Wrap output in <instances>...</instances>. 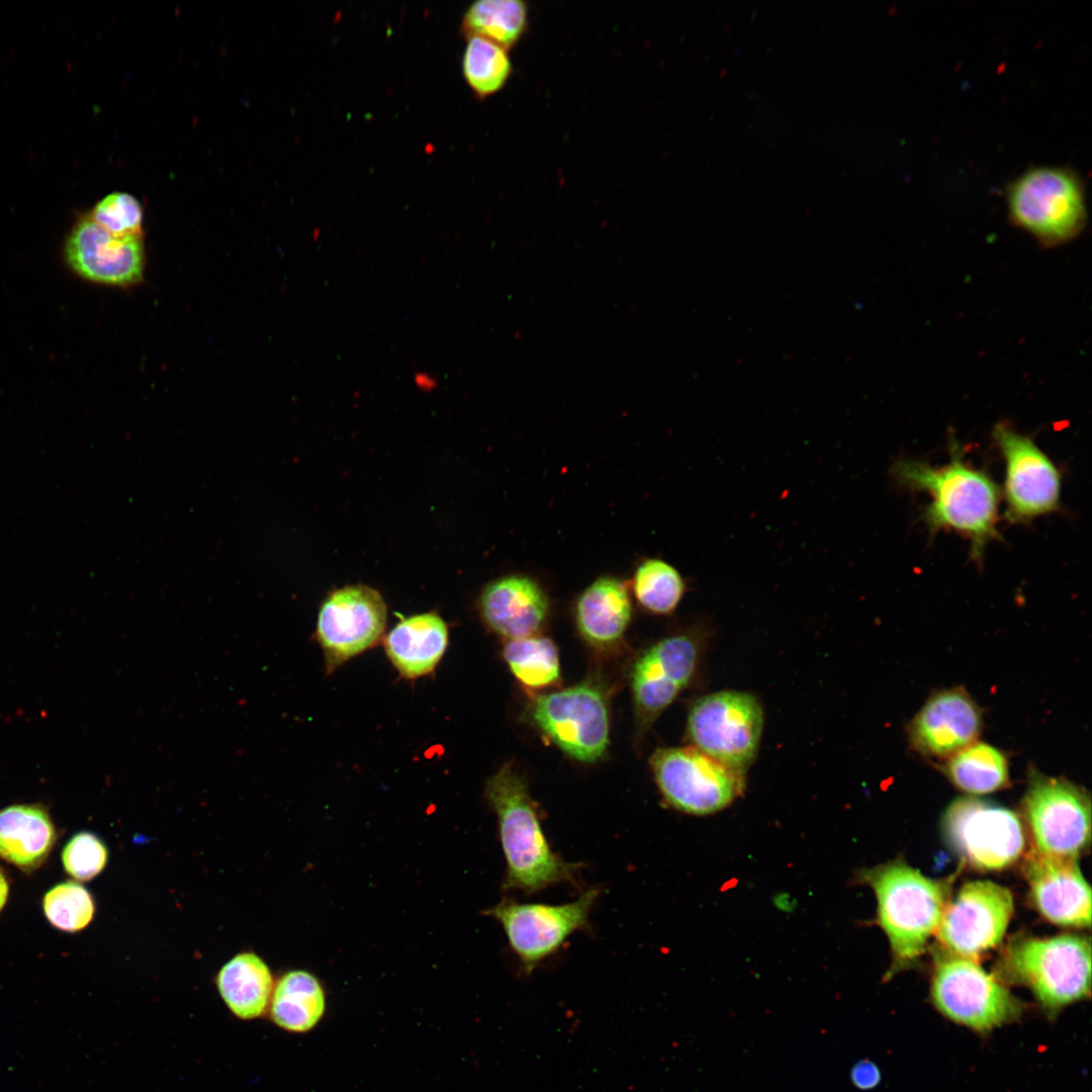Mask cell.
Instances as JSON below:
<instances>
[{"mask_svg": "<svg viewBox=\"0 0 1092 1092\" xmlns=\"http://www.w3.org/2000/svg\"><path fill=\"white\" fill-rule=\"evenodd\" d=\"M949 448L950 459L944 465L899 459L892 474L899 485L930 495L923 514L929 531L952 530L964 535L971 542L973 559L979 561L988 542L999 537V488L988 472L964 459L954 440Z\"/></svg>", "mask_w": 1092, "mask_h": 1092, "instance_id": "6da1fadb", "label": "cell"}, {"mask_svg": "<svg viewBox=\"0 0 1092 1092\" xmlns=\"http://www.w3.org/2000/svg\"><path fill=\"white\" fill-rule=\"evenodd\" d=\"M485 797L497 817L506 860L505 890L534 894L575 882L580 866L553 851L526 780L512 763H506L487 780Z\"/></svg>", "mask_w": 1092, "mask_h": 1092, "instance_id": "7a4b0ae2", "label": "cell"}, {"mask_svg": "<svg viewBox=\"0 0 1092 1092\" xmlns=\"http://www.w3.org/2000/svg\"><path fill=\"white\" fill-rule=\"evenodd\" d=\"M877 898V918L890 942L891 966L885 980L912 966L924 952L947 903L946 884L925 877L903 860L858 873Z\"/></svg>", "mask_w": 1092, "mask_h": 1092, "instance_id": "3957f363", "label": "cell"}, {"mask_svg": "<svg viewBox=\"0 0 1092 1092\" xmlns=\"http://www.w3.org/2000/svg\"><path fill=\"white\" fill-rule=\"evenodd\" d=\"M995 977L1028 988L1044 1014L1054 1019L1069 1005L1090 996V939L1077 934L1014 938L1004 948Z\"/></svg>", "mask_w": 1092, "mask_h": 1092, "instance_id": "277c9868", "label": "cell"}, {"mask_svg": "<svg viewBox=\"0 0 1092 1092\" xmlns=\"http://www.w3.org/2000/svg\"><path fill=\"white\" fill-rule=\"evenodd\" d=\"M1006 203L1011 223L1043 247L1074 240L1087 221L1084 183L1069 167L1028 168L1006 186Z\"/></svg>", "mask_w": 1092, "mask_h": 1092, "instance_id": "5b68a950", "label": "cell"}, {"mask_svg": "<svg viewBox=\"0 0 1092 1092\" xmlns=\"http://www.w3.org/2000/svg\"><path fill=\"white\" fill-rule=\"evenodd\" d=\"M932 956L931 1002L949 1021L987 1035L1023 1015L1025 1004L976 960L940 945L932 948Z\"/></svg>", "mask_w": 1092, "mask_h": 1092, "instance_id": "8992f818", "label": "cell"}, {"mask_svg": "<svg viewBox=\"0 0 1092 1092\" xmlns=\"http://www.w3.org/2000/svg\"><path fill=\"white\" fill-rule=\"evenodd\" d=\"M762 729L760 703L741 691H719L701 697L688 716L693 746L742 775L756 757Z\"/></svg>", "mask_w": 1092, "mask_h": 1092, "instance_id": "52a82bcc", "label": "cell"}, {"mask_svg": "<svg viewBox=\"0 0 1092 1092\" xmlns=\"http://www.w3.org/2000/svg\"><path fill=\"white\" fill-rule=\"evenodd\" d=\"M1022 810L1038 852L1078 858L1088 847L1091 802L1082 787L1029 768Z\"/></svg>", "mask_w": 1092, "mask_h": 1092, "instance_id": "ba28073f", "label": "cell"}, {"mask_svg": "<svg viewBox=\"0 0 1092 1092\" xmlns=\"http://www.w3.org/2000/svg\"><path fill=\"white\" fill-rule=\"evenodd\" d=\"M650 766L664 801L689 815L718 813L744 792L745 775L695 746L659 748L652 754Z\"/></svg>", "mask_w": 1092, "mask_h": 1092, "instance_id": "9c48e42d", "label": "cell"}, {"mask_svg": "<svg viewBox=\"0 0 1092 1092\" xmlns=\"http://www.w3.org/2000/svg\"><path fill=\"white\" fill-rule=\"evenodd\" d=\"M531 722L553 744L580 762H595L606 753L610 718L604 690L593 681L536 697Z\"/></svg>", "mask_w": 1092, "mask_h": 1092, "instance_id": "30bf717a", "label": "cell"}, {"mask_svg": "<svg viewBox=\"0 0 1092 1092\" xmlns=\"http://www.w3.org/2000/svg\"><path fill=\"white\" fill-rule=\"evenodd\" d=\"M599 895L600 890L592 888L572 902L555 905L505 899L486 914L499 922L524 972L531 973L571 934L587 926Z\"/></svg>", "mask_w": 1092, "mask_h": 1092, "instance_id": "8fae6325", "label": "cell"}, {"mask_svg": "<svg viewBox=\"0 0 1092 1092\" xmlns=\"http://www.w3.org/2000/svg\"><path fill=\"white\" fill-rule=\"evenodd\" d=\"M942 826L954 851L977 870L1005 869L1024 850L1020 819L1013 811L993 803L959 798L947 807Z\"/></svg>", "mask_w": 1092, "mask_h": 1092, "instance_id": "7c38bea8", "label": "cell"}, {"mask_svg": "<svg viewBox=\"0 0 1092 1092\" xmlns=\"http://www.w3.org/2000/svg\"><path fill=\"white\" fill-rule=\"evenodd\" d=\"M1011 892L991 881L964 884L947 901L935 932L939 945L978 960L1002 940L1013 913Z\"/></svg>", "mask_w": 1092, "mask_h": 1092, "instance_id": "4fadbf2b", "label": "cell"}, {"mask_svg": "<svg viewBox=\"0 0 1092 1092\" xmlns=\"http://www.w3.org/2000/svg\"><path fill=\"white\" fill-rule=\"evenodd\" d=\"M993 438L1005 462L1006 517L1025 523L1060 506L1061 473L1052 459L1028 436L999 423Z\"/></svg>", "mask_w": 1092, "mask_h": 1092, "instance_id": "5bb4252c", "label": "cell"}, {"mask_svg": "<svg viewBox=\"0 0 1092 1092\" xmlns=\"http://www.w3.org/2000/svg\"><path fill=\"white\" fill-rule=\"evenodd\" d=\"M386 606L373 588L347 585L332 593L317 617L316 638L329 671L377 643L386 624Z\"/></svg>", "mask_w": 1092, "mask_h": 1092, "instance_id": "9a60e30c", "label": "cell"}, {"mask_svg": "<svg viewBox=\"0 0 1092 1092\" xmlns=\"http://www.w3.org/2000/svg\"><path fill=\"white\" fill-rule=\"evenodd\" d=\"M700 656V644L690 633L663 638L645 650L631 672V690L638 732H646L656 718L691 681Z\"/></svg>", "mask_w": 1092, "mask_h": 1092, "instance_id": "2e32d148", "label": "cell"}, {"mask_svg": "<svg viewBox=\"0 0 1092 1092\" xmlns=\"http://www.w3.org/2000/svg\"><path fill=\"white\" fill-rule=\"evenodd\" d=\"M66 258L83 278L122 287L141 282L146 266L143 235L115 237L90 216L79 220L69 235Z\"/></svg>", "mask_w": 1092, "mask_h": 1092, "instance_id": "e0dca14e", "label": "cell"}, {"mask_svg": "<svg viewBox=\"0 0 1092 1092\" xmlns=\"http://www.w3.org/2000/svg\"><path fill=\"white\" fill-rule=\"evenodd\" d=\"M983 726L980 707L964 688L932 694L907 728L911 746L918 753L938 759L976 742Z\"/></svg>", "mask_w": 1092, "mask_h": 1092, "instance_id": "ac0fdd59", "label": "cell"}, {"mask_svg": "<svg viewBox=\"0 0 1092 1092\" xmlns=\"http://www.w3.org/2000/svg\"><path fill=\"white\" fill-rule=\"evenodd\" d=\"M1024 874L1033 904L1046 920L1061 926L1090 927L1091 890L1077 858L1033 848L1026 857Z\"/></svg>", "mask_w": 1092, "mask_h": 1092, "instance_id": "d6986e66", "label": "cell"}, {"mask_svg": "<svg viewBox=\"0 0 1092 1092\" xmlns=\"http://www.w3.org/2000/svg\"><path fill=\"white\" fill-rule=\"evenodd\" d=\"M478 606L485 624L509 640L537 635L549 614L546 593L524 574L505 575L488 583Z\"/></svg>", "mask_w": 1092, "mask_h": 1092, "instance_id": "ffe728a7", "label": "cell"}, {"mask_svg": "<svg viewBox=\"0 0 1092 1092\" xmlns=\"http://www.w3.org/2000/svg\"><path fill=\"white\" fill-rule=\"evenodd\" d=\"M632 618V602L626 582L604 575L585 587L576 600L574 619L585 642L605 649L624 636Z\"/></svg>", "mask_w": 1092, "mask_h": 1092, "instance_id": "44dd1931", "label": "cell"}, {"mask_svg": "<svg viewBox=\"0 0 1092 1092\" xmlns=\"http://www.w3.org/2000/svg\"><path fill=\"white\" fill-rule=\"evenodd\" d=\"M56 839L55 824L41 804H13L0 810V857L22 872L38 869Z\"/></svg>", "mask_w": 1092, "mask_h": 1092, "instance_id": "7402d4cb", "label": "cell"}, {"mask_svg": "<svg viewBox=\"0 0 1092 1092\" xmlns=\"http://www.w3.org/2000/svg\"><path fill=\"white\" fill-rule=\"evenodd\" d=\"M448 644V628L437 614L404 618L384 640L386 654L401 676L417 678L433 671Z\"/></svg>", "mask_w": 1092, "mask_h": 1092, "instance_id": "603a6c76", "label": "cell"}, {"mask_svg": "<svg viewBox=\"0 0 1092 1092\" xmlns=\"http://www.w3.org/2000/svg\"><path fill=\"white\" fill-rule=\"evenodd\" d=\"M219 994L239 1018L261 1016L270 1004L273 979L268 966L253 952L234 957L219 971L216 979Z\"/></svg>", "mask_w": 1092, "mask_h": 1092, "instance_id": "cb8c5ba5", "label": "cell"}, {"mask_svg": "<svg viewBox=\"0 0 1092 1092\" xmlns=\"http://www.w3.org/2000/svg\"><path fill=\"white\" fill-rule=\"evenodd\" d=\"M325 1011V993L318 980L302 970L283 975L270 1000V1015L280 1027L294 1032L312 1028Z\"/></svg>", "mask_w": 1092, "mask_h": 1092, "instance_id": "d4e9b609", "label": "cell"}, {"mask_svg": "<svg viewBox=\"0 0 1092 1092\" xmlns=\"http://www.w3.org/2000/svg\"><path fill=\"white\" fill-rule=\"evenodd\" d=\"M529 27V6L521 0H479L465 11L461 32L479 36L510 51Z\"/></svg>", "mask_w": 1092, "mask_h": 1092, "instance_id": "484cf974", "label": "cell"}, {"mask_svg": "<svg viewBox=\"0 0 1092 1092\" xmlns=\"http://www.w3.org/2000/svg\"><path fill=\"white\" fill-rule=\"evenodd\" d=\"M942 768L953 786L969 794H989L1009 784L1005 754L984 742L976 741L951 755Z\"/></svg>", "mask_w": 1092, "mask_h": 1092, "instance_id": "4316f807", "label": "cell"}, {"mask_svg": "<svg viewBox=\"0 0 1092 1092\" xmlns=\"http://www.w3.org/2000/svg\"><path fill=\"white\" fill-rule=\"evenodd\" d=\"M503 654L512 673L526 690L538 691L560 681L558 650L548 637L533 635L509 640Z\"/></svg>", "mask_w": 1092, "mask_h": 1092, "instance_id": "83f0119b", "label": "cell"}, {"mask_svg": "<svg viewBox=\"0 0 1092 1092\" xmlns=\"http://www.w3.org/2000/svg\"><path fill=\"white\" fill-rule=\"evenodd\" d=\"M463 77L477 98L500 91L513 74L509 51L479 36L467 38L462 58Z\"/></svg>", "mask_w": 1092, "mask_h": 1092, "instance_id": "f1b7e54d", "label": "cell"}, {"mask_svg": "<svg viewBox=\"0 0 1092 1092\" xmlns=\"http://www.w3.org/2000/svg\"><path fill=\"white\" fill-rule=\"evenodd\" d=\"M632 593L639 605L656 615L672 613L686 593V581L670 563L647 558L635 569Z\"/></svg>", "mask_w": 1092, "mask_h": 1092, "instance_id": "f546056e", "label": "cell"}, {"mask_svg": "<svg viewBox=\"0 0 1092 1092\" xmlns=\"http://www.w3.org/2000/svg\"><path fill=\"white\" fill-rule=\"evenodd\" d=\"M42 907L49 922L67 932L84 929L95 912L91 894L73 881L60 883L50 889L43 897Z\"/></svg>", "mask_w": 1092, "mask_h": 1092, "instance_id": "4dcf8cb0", "label": "cell"}, {"mask_svg": "<svg viewBox=\"0 0 1092 1092\" xmlns=\"http://www.w3.org/2000/svg\"><path fill=\"white\" fill-rule=\"evenodd\" d=\"M89 216L115 237L143 235V208L139 200L124 192H114L100 200Z\"/></svg>", "mask_w": 1092, "mask_h": 1092, "instance_id": "1f68e13d", "label": "cell"}, {"mask_svg": "<svg viewBox=\"0 0 1092 1092\" xmlns=\"http://www.w3.org/2000/svg\"><path fill=\"white\" fill-rule=\"evenodd\" d=\"M108 851L91 832H79L65 845L62 862L66 873L79 882L92 880L107 863Z\"/></svg>", "mask_w": 1092, "mask_h": 1092, "instance_id": "d6a6232c", "label": "cell"}, {"mask_svg": "<svg viewBox=\"0 0 1092 1092\" xmlns=\"http://www.w3.org/2000/svg\"><path fill=\"white\" fill-rule=\"evenodd\" d=\"M849 1076L852 1085L862 1091L876 1088L882 1079L880 1068L868 1059L856 1062L852 1066Z\"/></svg>", "mask_w": 1092, "mask_h": 1092, "instance_id": "836d02e7", "label": "cell"}, {"mask_svg": "<svg viewBox=\"0 0 1092 1092\" xmlns=\"http://www.w3.org/2000/svg\"><path fill=\"white\" fill-rule=\"evenodd\" d=\"M414 381L420 389L427 391L433 389L437 385L436 378L424 371L417 372L414 375Z\"/></svg>", "mask_w": 1092, "mask_h": 1092, "instance_id": "e575fe53", "label": "cell"}, {"mask_svg": "<svg viewBox=\"0 0 1092 1092\" xmlns=\"http://www.w3.org/2000/svg\"><path fill=\"white\" fill-rule=\"evenodd\" d=\"M9 893V885L4 872L0 869V911L4 907Z\"/></svg>", "mask_w": 1092, "mask_h": 1092, "instance_id": "d590c367", "label": "cell"}]
</instances>
